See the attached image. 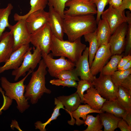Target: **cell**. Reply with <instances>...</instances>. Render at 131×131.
Returning a JSON list of instances; mask_svg holds the SVG:
<instances>
[{
	"label": "cell",
	"instance_id": "cell-26",
	"mask_svg": "<svg viewBox=\"0 0 131 131\" xmlns=\"http://www.w3.org/2000/svg\"><path fill=\"white\" fill-rule=\"evenodd\" d=\"M54 104L56 106L54 109L50 117L45 123H43L41 121H38L35 123V129H39L41 131H46L45 127L51 121L56 120L58 116L60 115V109L62 108L65 110L61 102L57 98H54Z\"/></svg>",
	"mask_w": 131,
	"mask_h": 131
},
{
	"label": "cell",
	"instance_id": "cell-7",
	"mask_svg": "<svg viewBox=\"0 0 131 131\" xmlns=\"http://www.w3.org/2000/svg\"><path fill=\"white\" fill-rule=\"evenodd\" d=\"M53 34L48 23L31 33L30 43L34 47H39L46 54L50 51Z\"/></svg>",
	"mask_w": 131,
	"mask_h": 131
},
{
	"label": "cell",
	"instance_id": "cell-41",
	"mask_svg": "<svg viewBox=\"0 0 131 131\" xmlns=\"http://www.w3.org/2000/svg\"><path fill=\"white\" fill-rule=\"evenodd\" d=\"M117 128H119L121 131H131V128L122 118L118 122L117 126Z\"/></svg>",
	"mask_w": 131,
	"mask_h": 131
},
{
	"label": "cell",
	"instance_id": "cell-12",
	"mask_svg": "<svg viewBox=\"0 0 131 131\" xmlns=\"http://www.w3.org/2000/svg\"><path fill=\"white\" fill-rule=\"evenodd\" d=\"M112 56L110 45H100L96 52L90 67V70L93 76L100 72L107 62Z\"/></svg>",
	"mask_w": 131,
	"mask_h": 131
},
{
	"label": "cell",
	"instance_id": "cell-46",
	"mask_svg": "<svg viewBox=\"0 0 131 131\" xmlns=\"http://www.w3.org/2000/svg\"><path fill=\"white\" fill-rule=\"evenodd\" d=\"M131 68V60L127 64L121 68L117 69L119 71H124L127 70Z\"/></svg>",
	"mask_w": 131,
	"mask_h": 131
},
{
	"label": "cell",
	"instance_id": "cell-23",
	"mask_svg": "<svg viewBox=\"0 0 131 131\" xmlns=\"http://www.w3.org/2000/svg\"><path fill=\"white\" fill-rule=\"evenodd\" d=\"M101 110L122 118L124 117L127 111L120 105L116 99L106 100L104 103Z\"/></svg>",
	"mask_w": 131,
	"mask_h": 131
},
{
	"label": "cell",
	"instance_id": "cell-48",
	"mask_svg": "<svg viewBox=\"0 0 131 131\" xmlns=\"http://www.w3.org/2000/svg\"><path fill=\"white\" fill-rule=\"evenodd\" d=\"M19 126L18 122L16 121L15 120H12L11 124L10 126L11 128L13 127V128L15 127L17 128L19 131H22Z\"/></svg>",
	"mask_w": 131,
	"mask_h": 131
},
{
	"label": "cell",
	"instance_id": "cell-25",
	"mask_svg": "<svg viewBox=\"0 0 131 131\" xmlns=\"http://www.w3.org/2000/svg\"><path fill=\"white\" fill-rule=\"evenodd\" d=\"M83 36L85 41L88 42L89 43L88 61L90 67L99 47L97 37L96 29L94 32Z\"/></svg>",
	"mask_w": 131,
	"mask_h": 131
},
{
	"label": "cell",
	"instance_id": "cell-20",
	"mask_svg": "<svg viewBox=\"0 0 131 131\" xmlns=\"http://www.w3.org/2000/svg\"><path fill=\"white\" fill-rule=\"evenodd\" d=\"M84 94L83 103L87 104L93 109L100 110L104 102L106 100L102 97L94 87H90Z\"/></svg>",
	"mask_w": 131,
	"mask_h": 131
},
{
	"label": "cell",
	"instance_id": "cell-29",
	"mask_svg": "<svg viewBox=\"0 0 131 131\" xmlns=\"http://www.w3.org/2000/svg\"><path fill=\"white\" fill-rule=\"evenodd\" d=\"M13 7L11 3H9L6 8H0V41L6 28L10 25L8 18Z\"/></svg>",
	"mask_w": 131,
	"mask_h": 131
},
{
	"label": "cell",
	"instance_id": "cell-30",
	"mask_svg": "<svg viewBox=\"0 0 131 131\" xmlns=\"http://www.w3.org/2000/svg\"><path fill=\"white\" fill-rule=\"evenodd\" d=\"M84 125L88 126L87 128L83 131H102L103 125L101 123L98 114L95 117L92 115H87L84 121Z\"/></svg>",
	"mask_w": 131,
	"mask_h": 131
},
{
	"label": "cell",
	"instance_id": "cell-42",
	"mask_svg": "<svg viewBox=\"0 0 131 131\" xmlns=\"http://www.w3.org/2000/svg\"><path fill=\"white\" fill-rule=\"evenodd\" d=\"M130 60H131V56L130 54L122 57L118 64L117 70L121 68Z\"/></svg>",
	"mask_w": 131,
	"mask_h": 131
},
{
	"label": "cell",
	"instance_id": "cell-5",
	"mask_svg": "<svg viewBox=\"0 0 131 131\" xmlns=\"http://www.w3.org/2000/svg\"><path fill=\"white\" fill-rule=\"evenodd\" d=\"M41 57V50L39 47H30L25 53L21 66L12 72V75L15 77L14 81H16L20 77L25 76L26 72L30 70L33 71Z\"/></svg>",
	"mask_w": 131,
	"mask_h": 131
},
{
	"label": "cell",
	"instance_id": "cell-27",
	"mask_svg": "<svg viewBox=\"0 0 131 131\" xmlns=\"http://www.w3.org/2000/svg\"><path fill=\"white\" fill-rule=\"evenodd\" d=\"M116 99L126 110H131V94L120 85L118 86Z\"/></svg>",
	"mask_w": 131,
	"mask_h": 131
},
{
	"label": "cell",
	"instance_id": "cell-37",
	"mask_svg": "<svg viewBox=\"0 0 131 131\" xmlns=\"http://www.w3.org/2000/svg\"><path fill=\"white\" fill-rule=\"evenodd\" d=\"M110 0H96L95 4L97 9V16L96 20L98 23L101 19V14L104 10L106 6L109 4Z\"/></svg>",
	"mask_w": 131,
	"mask_h": 131
},
{
	"label": "cell",
	"instance_id": "cell-15",
	"mask_svg": "<svg viewBox=\"0 0 131 131\" xmlns=\"http://www.w3.org/2000/svg\"><path fill=\"white\" fill-rule=\"evenodd\" d=\"M49 20V13L44 10L33 12L25 19L26 25L31 33L48 23Z\"/></svg>",
	"mask_w": 131,
	"mask_h": 131
},
{
	"label": "cell",
	"instance_id": "cell-6",
	"mask_svg": "<svg viewBox=\"0 0 131 131\" xmlns=\"http://www.w3.org/2000/svg\"><path fill=\"white\" fill-rule=\"evenodd\" d=\"M92 83L99 94L106 100L116 99L118 86L113 82L111 75H103L100 72L98 78L94 76Z\"/></svg>",
	"mask_w": 131,
	"mask_h": 131
},
{
	"label": "cell",
	"instance_id": "cell-39",
	"mask_svg": "<svg viewBox=\"0 0 131 131\" xmlns=\"http://www.w3.org/2000/svg\"><path fill=\"white\" fill-rule=\"evenodd\" d=\"M131 94V75H130L119 85Z\"/></svg>",
	"mask_w": 131,
	"mask_h": 131
},
{
	"label": "cell",
	"instance_id": "cell-19",
	"mask_svg": "<svg viewBox=\"0 0 131 131\" xmlns=\"http://www.w3.org/2000/svg\"><path fill=\"white\" fill-rule=\"evenodd\" d=\"M103 112L101 110H96L92 109L87 104L80 105L78 108L72 112L70 115L71 119L68 121V123L74 125L75 123L78 126L84 124L87 115L92 113H100Z\"/></svg>",
	"mask_w": 131,
	"mask_h": 131
},
{
	"label": "cell",
	"instance_id": "cell-36",
	"mask_svg": "<svg viewBox=\"0 0 131 131\" xmlns=\"http://www.w3.org/2000/svg\"><path fill=\"white\" fill-rule=\"evenodd\" d=\"M49 82L52 85L62 86L63 87H74L76 88L78 85V83L76 81L71 79L63 80L58 79H54L50 80Z\"/></svg>",
	"mask_w": 131,
	"mask_h": 131
},
{
	"label": "cell",
	"instance_id": "cell-33",
	"mask_svg": "<svg viewBox=\"0 0 131 131\" xmlns=\"http://www.w3.org/2000/svg\"><path fill=\"white\" fill-rule=\"evenodd\" d=\"M49 7L52 6L63 18L64 12L66 3L70 0H47Z\"/></svg>",
	"mask_w": 131,
	"mask_h": 131
},
{
	"label": "cell",
	"instance_id": "cell-22",
	"mask_svg": "<svg viewBox=\"0 0 131 131\" xmlns=\"http://www.w3.org/2000/svg\"><path fill=\"white\" fill-rule=\"evenodd\" d=\"M57 98L61 102L65 107V110L70 115L75 110L81 103L80 98L76 92L69 96H60Z\"/></svg>",
	"mask_w": 131,
	"mask_h": 131
},
{
	"label": "cell",
	"instance_id": "cell-34",
	"mask_svg": "<svg viewBox=\"0 0 131 131\" xmlns=\"http://www.w3.org/2000/svg\"><path fill=\"white\" fill-rule=\"evenodd\" d=\"M131 74V68L124 71H116L111 75L112 80L117 86Z\"/></svg>",
	"mask_w": 131,
	"mask_h": 131
},
{
	"label": "cell",
	"instance_id": "cell-40",
	"mask_svg": "<svg viewBox=\"0 0 131 131\" xmlns=\"http://www.w3.org/2000/svg\"><path fill=\"white\" fill-rule=\"evenodd\" d=\"M119 11L123 12L126 9L131 11V0H123L120 6L116 9Z\"/></svg>",
	"mask_w": 131,
	"mask_h": 131
},
{
	"label": "cell",
	"instance_id": "cell-24",
	"mask_svg": "<svg viewBox=\"0 0 131 131\" xmlns=\"http://www.w3.org/2000/svg\"><path fill=\"white\" fill-rule=\"evenodd\" d=\"M101 122L104 127V131H114L117 128L119 121L122 118L116 117L107 112L99 113Z\"/></svg>",
	"mask_w": 131,
	"mask_h": 131
},
{
	"label": "cell",
	"instance_id": "cell-3",
	"mask_svg": "<svg viewBox=\"0 0 131 131\" xmlns=\"http://www.w3.org/2000/svg\"><path fill=\"white\" fill-rule=\"evenodd\" d=\"M86 47L82 42L81 38L71 42L60 40L53 35L50 51L53 57L64 56L75 64Z\"/></svg>",
	"mask_w": 131,
	"mask_h": 131
},
{
	"label": "cell",
	"instance_id": "cell-18",
	"mask_svg": "<svg viewBox=\"0 0 131 131\" xmlns=\"http://www.w3.org/2000/svg\"><path fill=\"white\" fill-rule=\"evenodd\" d=\"M14 40L11 32H4L0 41V64L5 63L13 52Z\"/></svg>",
	"mask_w": 131,
	"mask_h": 131
},
{
	"label": "cell",
	"instance_id": "cell-47",
	"mask_svg": "<svg viewBox=\"0 0 131 131\" xmlns=\"http://www.w3.org/2000/svg\"><path fill=\"white\" fill-rule=\"evenodd\" d=\"M130 11L126 12V23L127 24L131 23V13Z\"/></svg>",
	"mask_w": 131,
	"mask_h": 131
},
{
	"label": "cell",
	"instance_id": "cell-9",
	"mask_svg": "<svg viewBox=\"0 0 131 131\" xmlns=\"http://www.w3.org/2000/svg\"><path fill=\"white\" fill-rule=\"evenodd\" d=\"M17 21L15 24L10 25L8 27L13 35V51L22 45L30 43L31 33L27 27L25 19H20Z\"/></svg>",
	"mask_w": 131,
	"mask_h": 131
},
{
	"label": "cell",
	"instance_id": "cell-49",
	"mask_svg": "<svg viewBox=\"0 0 131 131\" xmlns=\"http://www.w3.org/2000/svg\"></svg>",
	"mask_w": 131,
	"mask_h": 131
},
{
	"label": "cell",
	"instance_id": "cell-28",
	"mask_svg": "<svg viewBox=\"0 0 131 131\" xmlns=\"http://www.w3.org/2000/svg\"><path fill=\"white\" fill-rule=\"evenodd\" d=\"M30 3L31 8L29 12L23 15H20L17 13H15L14 16L15 21H17L21 19H25L29 15L33 12L38 10H44L48 4L47 0H30Z\"/></svg>",
	"mask_w": 131,
	"mask_h": 131
},
{
	"label": "cell",
	"instance_id": "cell-45",
	"mask_svg": "<svg viewBox=\"0 0 131 131\" xmlns=\"http://www.w3.org/2000/svg\"><path fill=\"white\" fill-rule=\"evenodd\" d=\"M127 123L131 128V110L127 111L124 117L122 118Z\"/></svg>",
	"mask_w": 131,
	"mask_h": 131
},
{
	"label": "cell",
	"instance_id": "cell-32",
	"mask_svg": "<svg viewBox=\"0 0 131 131\" xmlns=\"http://www.w3.org/2000/svg\"><path fill=\"white\" fill-rule=\"evenodd\" d=\"M78 74L75 68L68 70H64L58 72L55 78L61 80H73L79 81Z\"/></svg>",
	"mask_w": 131,
	"mask_h": 131
},
{
	"label": "cell",
	"instance_id": "cell-21",
	"mask_svg": "<svg viewBox=\"0 0 131 131\" xmlns=\"http://www.w3.org/2000/svg\"><path fill=\"white\" fill-rule=\"evenodd\" d=\"M96 31L99 47L102 45L107 44L112 33L110 28L105 20L101 19L99 20L97 24Z\"/></svg>",
	"mask_w": 131,
	"mask_h": 131
},
{
	"label": "cell",
	"instance_id": "cell-14",
	"mask_svg": "<svg viewBox=\"0 0 131 131\" xmlns=\"http://www.w3.org/2000/svg\"><path fill=\"white\" fill-rule=\"evenodd\" d=\"M30 48L29 44H25L13 51L4 64L0 66V74L7 70H15L19 68L22 63L25 53Z\"/></svg>",
	"mask_w": 131,
	"mask_h": 131
},
{
	"label": "cell",
	"instance_id": "cell-2",
	"mask_svg": "<svg viewBox=\"0 0 131 131\" xmlns=\"http://www.w3.org/2000/svg\"><path fill=\"white\" fill-rule=\"evenodd\" d=\"M47 68L43 59H41L37 70L32 73V76L28 84L26 86L24 95L30 100L31 103H37L44 93L50 94V90L46 86L45 76Z\"/></svg>",
	"mask_w": 131,
	"mask_h": 131
},
{
	"label": "cell",
	"instance_id": "cell-31",
	"mask_svg": "<svg viewBox=\"0 0 131 131\" xmlns=\"http://www.w3.org/2000/svg\"><path fill=\"white\" fill-rule=\"evenodd\" d=\"M122 57L119 55H112L111 59L104 66L101 73L103 75H111L117 70L118 64Z\"/></svg>",
	"mask_w": 131,
	"mask_h": 131
},
{
	"label": "cell",
	"instance_id": "cell-17",
	"mask_svg": "<svg viewBox=\"0 0 131 131\" xmlns=\"http://www.w3.org/2000/svg\"><path fill=\"white\" fill-rule=\"evenodd\" d=\"M89 47H86L82 54L75 63V68L81 80L89 81L92 82L94 79L90 72L89 61Z\"/></svg>",
	"mask_w": 131,
	"mask_h": 131
},
{
	"label": "cell",
	"instance_id": "cell-35",
	"mask_svg": "<svg viewBox=\"0 0 131 131\" xmlns=\"http://www.w3.org/2000/svg\"><path fill=\"white\" fill-rule=\"evenodd\" d=\"M92 87L93 86L92 82L89 81L81 80L78 81L76 92L78 93L80 98L81 103H83L84 92L88 89Z\"/></svg>",
	"mask_w": 131,
	"mask_h": 131
},
{
	"label": "cell",
	"instance_id": "cell-1",
	"mask_svg": "<svg viewBox=\"0 0 131 131\" xmlns=\"http://www.w3.org/2000/svg\"><path fill=\"white\" fill-rule=\"evenodd\" d=\"M94 15H64L63 18L64 32L67 35L69 41L73 42L82 36L95 30L97 24Z\"/></svg>",
	"mask_w": 131,
	"mask_h": 131
},
{
	"label": "cell",
	"instance_id": "cell-10",
	"mask_svg": "<svg viewBox=\"0 0 131 131\" xmlns=\"http://www.w3.org/2000/svg\"><path fill=\"white\" fill-rule=\"evenodd\" d=\"M65 7H68L64 10V15L75 16L89 14H97L95 4L85 0H70L66 3Z\"/></svg>",
	"mask_w": 131,
	"mask_h": 131
},
{
	"label": "cell",
	"instance_id": "cell-38",
	"mask_svg": "<svg viewBox=\"0 0 131 131\" xmlns=\"http://www.w3.org/2000/svg\"><path fill=\"white\" fill-rule=\"evenodd\" d=\"M127 24L128 27L125 48V56L130 54L131 51V23Z\"/></svg>",
	"mask_w": 131,
	"mask_h": 131
},
{
	"label": "cell",
	"instance_id": "cell-13",
	"mask_svg": "<svg viewBox=\"0 0 131 131\" xmlns=\"http://www.w3.org/2000/svg\"><path fill=\"white\" fill-rule=\"evenodd\" d=\"M125 11L121 12L112 6L109 8L102 13V19L105 20L109 25L112 34L115 29L123 23H126Z\"/></svg>",
	"mask_w": 131,
	"mask_h": 131
},
{
	"label": "cell",
	"instance_id": "cell-11",
	"mask_svg": "<svg viewBox=\"0 0 131 131\" xmlns=\"http://www.w3.org/2000/svg\"><path fill=\"white\" fill-rule=\"evenodd\" d=\"M128 25L126 22L118 27L111 35L109 42L112 55H120L125 49Z\"/></svg>",
	"mask_w": 131,
	"mask_h": 131
},
{
	"label": "cell",
	"instance_id": "cell-4",
	"mask_svg": "<svg viewBox=\"0 0 131 131\" xmlns=\"http://www.w3.org/2000/svg\"><path fill=\"white\" fill-rule=\"evenodd\" d=\"M33 71L30 70L24 78L16 82H10L5 77L0 78L1 86L5 91V95L11 100H15L17 104V108L21 113H23L30 106L28 101V100L24 95L26 85L24 84V82Z\"/></svg>",
	"mask_w": 131,
	"mask_h": 131
},
{
	"label": "cell",
	"instance_id": "cell-43",
	"mask_svg": "<svg viewBox=\"0 0 131 131\" xmlns=\"http://www.w3.org/2000/svg\"><path fill=\"white\" fill-rule=\"evenodd\" d=\"M3 98L4 102L2 106L0 108V115H1L2 113V110H6L7 109L12 103L11 100L7 97L3 96Z\"/></svg>",
	"mask_w": 131,
	"mask_h": 131
},
{
	"label": "cell",
	"instance_id": "cell-44",
	"mask_svg": "<svg viewBox=\"0 0 131 131\" xmlns=\"http://www.w3.org/2000/svg\"><path fill=\"white\" fill-rule=\"evenodd\" d=\"M123 0H110L109 4L113 8L117 9L121 5Z\"/></svg>",
	"mask_w": 131,
	"mask_h": 131
},
{
	"label": "cell",
	"instance_id": "cell-16",
	"mask_svg": "<svg viewBox=\"0 0 131 131\" xmlns=\"http://www.w3.org/2000/svg\"><path fill=\"white\" fill-rule=\"evenodd\" d=\"M49 24L53 35L58 39L64 40L63 18L51 6H49Z\"/></svg>",
	"mask_w": 131,
	"mask_h": 131
},
{
	"label": "cell",
	"instance_id": "cell-8",
	"mask_svg": "<svg viewBox=\"0 0 131 131\" xmlns=\"http://www.w3.org/2000/svg\"><path fill=\"white\" fill-rule=\"evenodd\" d=\"M42 57L48 68V71L50 75L55 77L59 72L64 70L73 69L75 66V64L65 57L60 56L57 59L53 58L51 53L46 54L41 51Z\"/></svg>",
	"mask_w": 131,
	"mask_h": 131
}]
</instances>
